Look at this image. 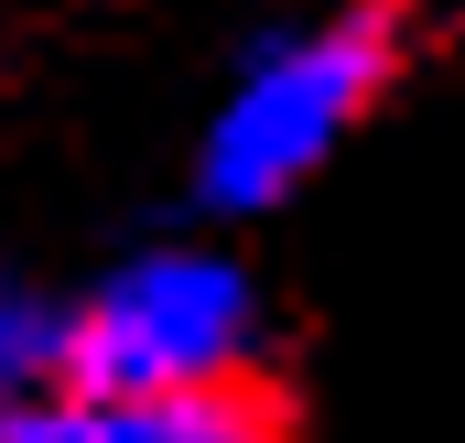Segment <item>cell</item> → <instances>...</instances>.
<instances>
[{"label": "cell", "instance_id": "7a4b0ae2", "mask_svg": "<svg viewBox=\"0 0 465 443\" xmlns=\"http://www.w3.org/2000/svg\"><path fill=\"white\" fill-rule=\"evenodd\" d=\"M260 357V292L217 249H141L76 292V389H228Z\"/></svg>", "mask_w": 465, "mask_h": 443}, {"label": "cell", "instance_id": "3957f363", "mask_svg": "<svg viewBox=\"0 0 465 443\" xmlns=\"http://www.w3.org/2000/svg\"><path fill=\"white\" fill-rule=\"evenodd\" d=\"M44 443H292V433L249 379H228V389H141V400L76 389Z\"/></svg>", "mask_w": 465, "mask_h": 443}, {"label": "cell", "instance_id": "6da1fadb", "mask_svg": "<svg viewBox=\"0 0 465 443\" xmlns=\"http://www.w3.org/2000/svg\"><path fill=\"white\" fill-rule=\"evenodd\" d=\"M390 65H401V22H390L379 0H347V11H325V22L271 33V44L228 76V98H217L206 141H195V195H206L217 217H260V206H282L292 184H314V173L336 162V141L379 109Z\"/></svg>", "mask_w": 465, "mask_h": 443}, {"label": "cell", "instance_id": "277c9868", "mask_svg": "<svg viewBox=\"0 0 465 443\" xmlns=\"http://www.w3.org/2000/svg\"><path fill=\"white\" fill-rule=\"evenodd\" d=\"M76 400V303L0 271V443H44Z\"/></svg>", "mask_w": 465, "mask_h": 443}]
</instances>
